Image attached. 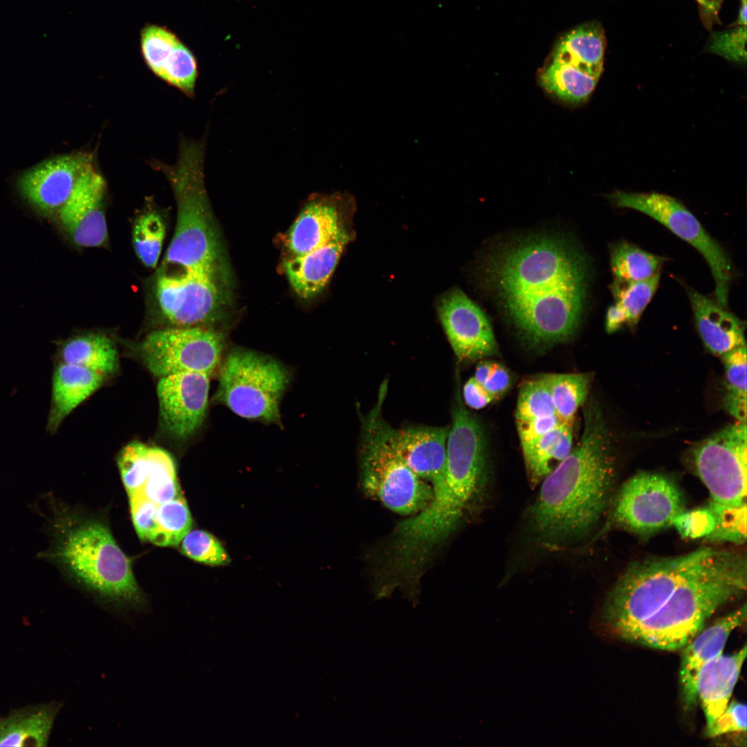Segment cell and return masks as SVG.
Returning <instances> with one entry per match:
<instances>
[{
    "label": "cell",
    "instance_id": "obj_1",
    "mask_svg": "<svg viewBox=\"0 0 747 747\" xmlns=\"http://www.w3.org/2000/svg\"><path fill=\"white\" fill-rule=\"evenodd\" d=\"M588 264L568 240L529 236L503 247L490 258L486 277L505 315L534 347L571 338L586 302Z\"/></svg>",
    "mask_w": 747,
    "mask_h": 747
},
{
    "label": "cell",
    "instance_id": "obj_2",
    "mask_svg": "<svg viewBox=\"0 0 747 747\" xmlns=\"http://www.w3.org/2000/svg\"><path fill=\"white\" fill-rule=\"evenodd\" d=\"M611 436L599 405L584 410L580 441L540 483L527 510L535 535L544 542L564 544L592 530L607 504L615 479Z\"/></svg>",
    "mask_w": 747,
    "mask_h": 747
},
{
    "label": "cell",
    "instance_id": "obj_3",
    "mask_svg": "<svg viewBox=\"0 0 747 747\" xmlns=\"http://www.w3.org/2000/svg\"><path fill=\"white\" fill-rule=\"evenodd\" d=\"M50 548L39 554L80 586L118 609H139L145 596L131 563L102 521L86 518L52 503Z\"/></svg>",
    "mask_w": 747,
    "mask_h": 747
},
{
    "label": "cell",
    "instance_id": "obj_4",
    "mask_svg": "<svg viewBox=\"0 0 747 747\" xmlns=\"http://www.w3.org/2000/svg\"><path fill=\"white\" fill-rule=\"evenodd\" d=\"M746 581L745 555L715 549L697 573L623 639L661 650L682 649L719 607L746 591Z\"/></svg>",
    "mask_w": 747,
    "mask_h": 747
},
{
    "label": "cell",
    "instance_id": "obj_5",
    "mask_svg": "<svg viewBox=\"0 0 747 747\" xmlns=\"http://www.w3.org/2000/svg\"><path fill=\"white\" fill-rule=\"evenodd\" d=\"M205 139L183 142L176 164L166 167L177 201V216L158 275L186 272L214 275L218 250L205 187Z\"/></svg>",
    "mask_w": 747,
    "mask_h": 747
},
{
    "label": "cell",
    "instance_id": "obj_6",
    "mask_svg": "<svg viewBox=\"0 0 747 747\" xmlns=\"http://www.w3.org/2000/svg\"><path fill=\"white\" fill-rule=\"evenodd\" d=\"M386 393L383 383L376 405L362 419L360 484L366 495L391 510L413 515L429 503L432 486L409 468L398 451L395 429L382 416Z\"/></svg>",
    "mask_w": 747,
    "mask_h": 747
},
{
    "label": "cell",
    "instance_id": "obj_7",
    "mask_svg": "<svg viewBox=\"0 0 747 747\" xmlns=\"http://www.w3.org/2000/svg\"><path fill=\"white\" fill-rule=\"evenodd\" d=\"M714 550L702 547L682 555L652 557L631 564L607 597L602 612L605 625L623 638L697 573Z\"/></svg>",
    "mask_w": 747,
    "mask_h": 747
},
{
    "label": "cell",
    "instance_id": "obj_8",
    "mask_svg": "<svg viewBox=\"0 0 747 747\" xmlns=\"http://www.w3.org/2000/svg\"><path fill=\"white\" fill-rule=\"evenodd\" d=\"M746 421H737L696 444L692 450L697 474L710 497L716 524L746 517Z\"/></svg>",
    "mask_w": 747,
    "mask_h": 747
},
{
    "label": "cell",
    "instance_id": "obj_9",
    "mask_svg": "<svg viewBox=\"0 0 747 747\" xmlns=\"http://www.w3.org/2000/svg\"><path fill=\"white\" fill-rule=\"evenodd\" d=\"M288 379L286 369L273 358L236 349L222 365L215 398L243 418L275 422Z\"/></svg>",
    "mask_w": 747,
    "mask_h": 747
},
{
    "label": "cell",
    "instance_id": "obj_10",
    "mask_svg": "<svg viewBox=\"0 0 747 747\" xmlns=\"http://www.w3.org/2000/svg\"><path fill=\"white\" fill-rule=\"evenodd\" d=\"M606 39L600 23L583 24L555 43L539 74L542 86L559 99L581 103L591 95L603 70Z\"/></svg>",
    "mask_w": 747,
    "mask_h": 747
},
{
    "label": "cell",
    "instance_id": "obj_11",
    "mask_svg": "<svg viewBox=\"0 0 747 747\" xmlns=\"http://www.w3.org/2000/svg\"><path fill=\"white\" fill-rule=\"evenodd\" d=\"M607 197L617 207L632 209L652 217L698 250L712 274L715 300L727 307L732 278L730 259L723 247L682 203L671 196L654 192L618 190Z\"/></svg>",
    "mask_w": 747,
    "mask_h": 747
},
{
    "label": "cell",
    "instance_id": "obj_12",
    "mask_svg": "<svg viewBox=\"0 0 747 747\" xmlns=\"http://www.w3.org/2000/svg\"><path fill=\"white\" fill-rule=\"evenodd\" d=\"M223 335L204 326H172L149 333L139 347L145 365L154 376L194 371L211 376L219 365Z\"/></svg>",
    "mask_w": 747,
    "mask_h": 747
},
{
    "label": "cell",
    "instance_id": "obj_13",
    "mask_svg": "<svg viewBox=\"0 0 747 747\" xmlns=\"http://www.w3.org/2000/svg\"><path fill=\"white\" fill-rule=\"evenodd\" d=\"M683 511V498L674 481L658 473L640 472L618 490L611 520L631 532L647 535L673 525Z\"/></svg>",
    "mask_w": 747,
    "mask_h": 747
},
{
    "label": "cell",
    "instance_id": "obj_14",
    "mask_svg": "<svg viewBox=\"0 0 747 747\" xmlns=\"http://www.w3.org/2000/svg\"><path fill=\"white\" fill-rule=\"evenodd\" d=\"M154 288L160 313L174 326H203L217 315L221 297L214 275L194 272L157 275Z\"/></svg>",
    "mask_w": 747,
    "mask_h": 747
},
{
    "label": "cell",
    "instance_id": "obj_15",
    "mask_svg": "<svg viewBox=\"0 0 747 747\" xmlns=\"http://www.w3.org/2000/svg\"><path fill=\"white\" fill-rule=\"evenodd\" d=\"M438 309L448 339L459 360L471 362L497 354L489 320L464 293L454 289L445 293Z\"/></svg>",
    "mask_w": 747,
    "mask_h": 747
},
{
    "label": "cell",
    "instance_id": "obj_16",
    "mask_svg": "<svg viewBox=\"0 0 747 747\" xmlns=\"http://www.w3.org/2000/svg\"><path fill=\"white\" fill-rule=\"evenodd\" d=\"M210 376L183 371L160 378L157 396L160 414L167 430L186 439L203 424L208 405Z\"/></svg>",
    "mask_w": 747,
    "mask_h": 747
},
{
    "label": "cell",
    "instance_id": "obj_17",
    "mask_svg": "<svg viewBox=\"0 0 747 747\" xmlns=\"http://www.w3.org/2000/svg\"><path fill=\"white\" fill-rule=\"evenodd\" d=\"M105 191L104 179L92 163L80 176L60 208L62 224L77 246L93 248L107 243L109 236L104 209Z\"/></svg>",
    "mask_w": 747,
    "mask_h": 747
},
{
    "label": "cell",
    "instance_id": "obj_18",
    "mask_svg": "<svg viewBox=\"0 0 747 747\" xmlns=\"http://www.w3.org/2000/svg\"><path fill=\"white\" fill-rule=\"evenodd\" d=\"M91 155L75 153L58 156L33 167L19 180L26 199L43 212L60 210L84 170L93 163Z\"/></svg>",
    "mask_w": 747,
    "mask_h": 747
},
{
    "label": "cell",
    "instance_id": "obj_19",
    "mask_svg": "<svg viewBox=\"0 0 747 747\" xmlns=\"http://www.w3.org/2000/svg\"><path fill=\"white\" fill-rule=\"evenodd\" d=\"M140 48L149 69L187 95L194 93L196 59L190 48L171 30L147 24L140 31Z\"/></svg>",
    "mask_w": 747,
    "mask_h": 747
},
{
    "label": "cell",
    "instance_id": "obj_20",
    "mask_svg": "<svg viewBox=\"0 0 747 747\" xmlns=\"http://www.w3.org/2000/svg\"><path fill=\"white\" fill-rule=\"evenodd\" d=\"M746 618V605L719 618L701 630L683 647L681 658L679 681L681 700L685 711H692L697 702L696 685L701 669L722 654L732 631Z\"/></svg>",
    "mask_w": 747,
    "mask_h": 747
},
{
    "label": "cell",
    "instance_id": "obj_21",
    "mask_svg": "<svg viewBox=\"0 0 747 747\" xmlns=\"http://www.w3.org/2000/svg\"><path fill=\"white\" fill-rule=\"evenodd\" d=\"M349 199L342 194L314 196L304 205L287 237L294 256L326 245L344 229L339 222L340 208Z\"/></svg>",
    "mask_w": 747,
    "mask_h": 747
},
{
    "label": "cell",
    "instance_id": "obj_22",
    "mask_svg": "<svg viewBox=\"0 0 747 747\" xmlns=\"http://www.w3.org/2000/svg\"><path fill=\"white\" fill-rule=\"evenodd\" d=\"M449 428L416 426L395 430L396 445L407 465L432 484L445 472Z\"/></svg>",
    "mask_w": 747,
    "mask_h": 747
},
{
    "label": "cell",
    "instance_id": "obj_23",
    "mask_svg": "<svg viewBox=\"0 0 747 747\" xmlns=\"http://www.w3.org/2000/svg\"><path fill=\"white\" fill-rule=\"evenodd\" d=\"M688 293L697 330L710 352L721 356L746 344L743 321L715 299L692 289Z\"/></svg>",
    "mask_w": 747,
    "mask_h": 747
},
{
    "label": "cell",
    "instance_id": "obj_24",
    "mask_svg": "<svg viewBox=\"0 0 747 747\" xmlns=\"http://www.w3.org/2000/svg\"><path fill=\"white\" fill-rule=\"evenodd\" d=\"M746 657L744 645L731 655H719L699 671L696 691L705 715L706 729L729 704Z\"/></svg>",
    "mask_w": 747,
    "mask_h": 747
},
{
    "label": "cell",
    "instance_id": "obj_25",
    "mask_svg": "<svg viewBox=\"0 0 747 747\" xmlns=\"http://www.w3.org/2000/svg\"><path fill=\"white\" fill-rule=\"evenodd\" d=\"M349 240L343 229L326 245L285 262L287 278L299 297L311 298L325 287Z\"/></svg>",
    "mask_w": 747,
    "mask_h": 747
},
{
    "label": "cell",
    "instance_id": "obj_26",
    "mask_svg": "<svg viewBox=\"0 0 747 747\" xmlns=\"http://www.w3.org/2000/svg\"><path fill=\"white\" fill-rule=\"evenodd\" d=\"M105 377L81 366L58 365L53 377L48 431L56 432L62 421L102 385Z\"/></svg>",
    "mask_w": 747,
    "mask_h": 747
},
{
    "label": "cell",
    "instance_id": "obj_27",
    "mask_svg": "<svg viewBox=\"0 0 747 747\" xmlns=\"http://www.w3.org/2000/svg\"><path fill=\"white\" fill-rule=\"evenodd\" d=\"M573 422H563L542 436L522 444L528 481L539 485L570 453Z\"/></svg>",
    "mask_w": 747,
    "mask_h": 747
},
{
    "label": "cell",
    "instance_id": "obj_28",
    "mask_svg": "<svg viewBox=\"0 0 747 747\" xmlns=\"http://www.w3.org/2000/svg\"><path fill=\"white\" fill-rule=\"evenodd\" d=\"M57 712L56 707L44 706L0 720V746H46Z\"/></svg>",
    "mask_w": 747,
    "mask_h": 747
},
{
    "label": "cell",
    "instance_id": "obj_29",
    "mask_svg": "<svg viewBox=\"0 0 747 747\" xmlns=\"http://www.w3.org/2000/svg\"><path fill=\"white\" fill-rule=\"evenodd\" d=\"M61 362L81 366L105 376L118 367V354L113 341L101 333L77 336L66 341L59 349Z\"/></svg>",
    "mask_w": 747,
    "mask_h": 747
},
{
    "label": "cell",
    "instance_id": "obj_30",
    "mask_svg": "<svg viewBox=\"0 0 747 747\" xmlns=\"http://www.w3.org/2000/svg\"><path fill=\"white\" fill-rule=\"evenodd\" d=\"M148 456L146 481L134 497L140 496L160 504L183 495L172 456L165 450L154 446L149 447Z\"/></svg>",
    "mask_w": 747,
    "mask_h": 747
},
{
    "label": "cell",
    "instance_id": "obj_31",
    "mask_svg": "<svg viewBox=\"0 0 747 747\" xmlns=\"http://www.w3.org/2000/svg\"><path fill=\"white\" fill-rule=\"evenodd\" d=\"M665 259L622 241L613 246L610 265L614 279L638 281L660 273Z\"/></svg>",
    "mask_w": 747,
    "mask_h": 747
},
{
    "label": "cell",
    "instance_id": "obj_32",
    "mask_svg": "<svg viewBox=\"0 0 747 747\" xmlns=\"http://www.w3.org/2000/svg\"><path fill=\"white\" fill-rule=\"evenodd\" d=\"M555 412L563 422H573L589 392L591 375L587 373L544 375Z\"/></svg>",
    "mask_w": 747,
    "mask_h": 747
},
{
    "label": "cell",
    "instance_id": "obj_33",
    "mask_svg": "<svg viewBox=\"0 0 747 747\" xmlns=\"http://www.w3.org/2000/svg\"><path fill=\"white\" fill-rule=\"evenodd\" d=\"M725 367L724 409L737 421H746V346L721 356Z\"/></svg>",
    "mask_w": 747,
    "mask_h": 747
},
{
    "label": "cell",
    "instance_id": "obj_34",
    "mask_svg": "<svg viewBox=\"0 0 747 747\" xmlns=\"http://www.w3.org/2000/svg\"><path fill=\"white\" fill-rule=\"evenodd\" d=\"M157 529L149 542L160 546H176L192 529V518L187 501L181 495L158 505Z\"/></svg>",
    "mask_w": 747,
    "mask_h": 747
},
{
    "label": "cell",
    "instance_id": "obj_35",
    "mask_svg": "<svg viewBox=\"0 0 747 747\" xmlns=\"http://www.w3.org/2000/svg\"><path fill=\"white\" fill-rule=\"evenodd\" d=\"M661 277L658 273L652 277L638 281L614 279L610 286L615 304L619 305L627 316V324L637 325L642 313L656 293Z\"/></svg>",
    "mask_w": 747,
    "mask_h": 747
},
{
    "label": "cell",
    "instance_id": "obj_36",
    "mask_svg": "<svg viewBox=\"0 0 747 747\" xmlns=\"http://www.w3.org/2000/svg\"><path fill=\"white\" fill-rule=\"evenodd\" d=\"M166 229L161 216L155 212L140 215L133 229V243L138 259L145 266L155 268L159 262Z\"/></svg>",
    "mask_w": 747,
    "mask_h": 747
},
{
    "label": "cell",
    "instance_id": "obj_37",
    "mask_svg": "<svg viewBox=\"0 0 747 747\" xmlns=\"http://www.w3.org/2000/svg\"><path fill=\"white\" fill-rule=\"evenodd\" d=\"M553 415L557 414L544 375L525 382L518 396L516 423Z\"/></svg>",
    "mask_w": 747,
    "mask_h": 747
},
{
    "label": "cell",
    "instance_id": "obj_38",
    "mask_svg": "<svg viewBox=\"0 0 747 747\" xmlns=\"http://www.w3.org/2000/svg\"><path fill=\"white\" fill-rule=\"evenodd\" d=\"M149 447L142 442L133 441L126 445L118 455V467L129 498L136 496L146 481Z\"/></svg>",
    "mask_w": 747,
    "mask_h": 747
},
{
    "label": "cell",
    "instance_id": "obj_39",
    "mask_svg": "<svg viewBox=\"0 0 747 747\" xmlns=\"http://www.w3.org/2000/svg\"><path fill=\"white\" fill-rule=\"evenodd\" d=\"M179 544L184 555L199 562L217 566L230 561L221 542L205 531L190 530Z\"/></svg>",
    "mask_w": 747,
    "mask_h": 747
},
{
    "label": "cell",
    "instance_id": "obj_40",
    "mask_svg": "<svg viewBox=\"0 0 747 747\" xmlns=\"http://www.w3.org/2000/svg\"><path fill=\"white\" fill-rule=\"evenodd\" d=\"M737 26L714 33L710 39L708 50L726 59L745 64L746 61V25L736 23Z\"/></svg>",
    "mask_w": 747,
    "mask_h": 747
},
{
    "label": "cell",
    "instance_id": "obj_41",
    "mask_svg": "<svg viewBox=\"0 0 747 747\" xmlns=\"http://www.w3.org/2000/svg\"><path fill=\"white\" fill-rule=\"evenodd\" d=\"M134 528L142 541H150L157 529L158 505L140 496L129 498Z\"/></svg>",
    "mask_w": 747,
    "mask_h": 747
},
{
    "label": "cell",
    "instance_id": "obj_42",
    "mask_svg": "<svg viewBox=\"0 0 747 747\" xmlns=\"http://www.w3.org/2000/svg\"><path fill=\"white\" fill-rule=\"evenodd\" d=\"M673 525L684 537L696 538L708 537L714 529L715 517L708 508L684 511L674 520Z\"/></svg>",
    "mask_w": 747,
    "mask_h": 747
},
{
    "label": "cell",
    "instance_id": "obj_43",
    "mask_svg": "<svg viewBox=\"0 0 747 747\" xmlns=\"http://www.w3.org/2000/svg\"><path fill=\"white\" fill-rule=\"evenodd\" d=\"M746 730V706L744 703L733 701L728 705L711 726L706 729V735L709 737H715L730 732H745Z\"/></svg>",
    "mask_w": 747,
    "mask_h": 747
},
{
    "label": "cell",
    "instance_id": "obj_44",
    "mask_svg": "<svg viewBox=\"0 0 747 747\" xmlns=\"http://www.w3.org/2000/svg\"><path fill=\"white\" fill-rule=\"evenodd\" d=\"M562 421L557 415H553L534 420L517 422V428L521 445L534 441L550 432Z\"/></svg>",
    "mask_w": 747,
    "mask_h": 747
},
{
    "label": "cell",
    "instance_id": "obj_45",
    "mask_svg": "<svg viewBox=\"0 0 747 747\" xmlns=\"http://www.w3.org/2000/svg\"><path fill=\"white\" fill-rule=\"evenodd\" d=\"M510 384V376L507 369L503 365L495 363L488 378L482 386L495 400L508 390Z\"/></svg>",
    "mask_w": 747,
    "mask_h": 747
},
{
    "label": "cell",
    "instance_id": "obj_46",
    "mask_svg": "<svg viewBox=\"0 0 747 747\" xmlns=\"http://www.w3.org/2000/svg\"><path fill=\"white\" fill-rule=\"evenodd\" d=\"M463 398L465 405L474 409H481L493 400L490 395L474 377L469 378L465 383L463 388Z\"/></svg>",
    "mask_w": 747,
    "mask_h": 747
},
{
    "label": "cell",
    "instance_id": "obj_47",
    "mask_svg": "<svg viewBox=\"0 0 747 747\" xmlns=\"http://www.w3.org/2000/svg\"><path fill=\"white\" fill-rule=\"evenodd\" d=\"M627 323V314L619 305L614 304L609 307L605 320V328L607 333L616 332L623 324Z\"/></svg>",
    "mask_w": 747,
    "mask_h": 747
},
{
    "label": "cell",
    "instance_id": "obj_48",
    "mask_svg": "<svg viewBox=\"0 0 747 747\" xmlns=\"http://www.w3.org/2000/svg\"><path fill=\"white\" fill-rule=\"evenodd\" d=\"M698 3L702 16L708 25L711 24L716 20L718 21V12L721 8L723 0H696Z\"/></svg>",
    "mask_w": 747,
    "mask_h": 747
},
{
    "label": "cell",
    "instance_id": "obj_49",
    "mask_svg": "<svg viewBox=\"0 0 747 747\" xmlns=\"http://www.w3.org/2000/svg\"><path fill=\"white\" fill-rule=\"evenodd\" d=\"M495 362L490 361H482L476 368L474 378L481 385L484 384L488 378Z\"/></svg>",
    "mask_w": 747,
    "mask_h": 747
},
{
    "label": "cell",
    "instance_id": "obj_50",
    "mask_svg": "<svg viewBox=\"0 0 747 747\" xmlns=\"http://www.w3.org/2000/svg\"><path fill=\"white\" fill-rule=\"evenodd\" d=\"M741 1H746V0H741Z\"/></svg>",
    "mask_w": 747,
    "mask_h": 747
}]
</instances>
